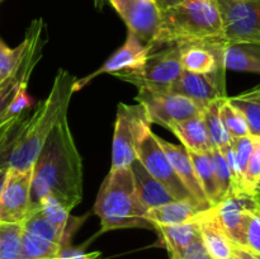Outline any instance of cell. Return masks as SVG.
<instances>
[{
    "instance_id": "obj_43",
    "label": "cell",
    "mask_w": 260,
    "mask_h": 259,
    "mask_svg": "<svg viewBox=\"0 0 260 259\" xmlns=\"http://www.w3.org/2000/svg\"><path fill=\"white\" fill-rule=\"evenodd\" d=\"M94 2H95V7L99 8V9H102L104 5V3H106L107 0H94Z\"/></svg>"
},
{
    "instance_id": "obj_47",
    "label": "cell",
    "mask_w": 260,
    "mask_h": 259,
    "mask_svg": "<svg viewBox=\"0 0 260 259\" xmlns=\"http://www.w3.org/2000/svg\"><path fill=\"white\" fill-rule=\"evenodd\" d=\"M155 2H156V0H155Z\"/></svg>"
},
{
    "instance_id": "obj_45",
    "label": "cell",
    "mask_w": 260,
    "mask_h": 259,
    "mask_svg": "<svg viewBox=\"0 0 260 259\" xmlns=\"http://www.w3.org/2000/svg\"><path fill=\"white\" fill-rule=\"evenodd\" d=\"M230 259H236V258H235V256H234V255H233V256H231V258H230Z\"/></svg>"
},
{
    "instance_id": "obj_42",
    "label": "cell",
    "mask_w": 260,
    "mask_h": 259,
    "mask_svg": "<svg viewBox=\"0 0 260 259\" xmlns=\"http://www.w3.org/2000/svg\"><path fill=\"white\" fill-rule=\"evenodd\" d=\"M7 173H8V168H3V169H0V195H2L3 185H4L5 178H7Z\"/></svg>"
},
{
    "instance_id": "obj_38",
    "label": "cell",
    "mask_w": 260,
    "mask_h": 259,
    "mask_svg": "<svg viewBox=\"0 0 260 259\" xmlns=\"http://www.w3.org/2000/svg\"><path fill=\"white\" fill-rule=\"evenodd\" d=\"M179 259H212L206 250L202 239L198 238L188 246Z\"/></svg>"
},
{
    "instance_id": "obj_6",
    "label": "cell",
    "mask_w": 260,
    "mask_h": 259,
    "mask_svg": "<svg viewBox=\"0 0 260 259\" xmlns=\"http://www.w3.org/2000/svg\"><path fill=\"white\" fill-rule=\"evenodd\" d=\"M136 157L141 161L145 169L173 196L177 201L193 200L182 180L175 173L169 157L159 142V136L145 124L136 140ZM197 202V201H196Z\"/></svg>"
},
{
    "instance_id": "obj_41",
    "label": "cell",
    "mask_w": 260,
    "mask_h": 259,
    "mask_svg": "<svg viewBox=\"0 0 260 259\" xmlns=\"http://www.w3.org/2000/svg\"><path fill=\"white\" fill-rule=\"evenodd\" d=\"M179 2H183V0H156V3H157V5H159L160 9L169 7V5L177 4V3H179Z\"/></svg>"
},
{
    "instance_id": "obj_25",
    "label": "cell",
    "mask_w": 260,
    "mask_h": 259,
    "mask_svg": "<svg viewBox=\"0 0 260 259\" xmlns=\"http://www.w3.org/2000/svg\"><path fill=\"white\" fill-rule=\"evenodd\" d=\"M228 101L243 113L251 136H260V89L255 86L249 91L228 98Z\"/></svg>"
},
{
    "instance_id": "obj_26",
    "label": "cell",
    "mask_w": 260,
    "mask_h": 259,
    "mask_svg": "<svg viewBox=\"0 0 260 259\" xmlns=\"http://www.w3.org/2000/svg\"><path fill=\"white\" fill-rule=\"evenodd\" d=\"M22 229L27 233L33 234V235H37L40 238L46 239V240L66 246L68 233H65L61 229H58L57 226L53 225L52 222H50L40 210L28 213V216L22 222Z\"/></svg>"
},
{
    "instance_id": "obj_11",
    "label": "cell",
    "mask_w": 260,
    "mask_h": 259,
    "mask_svg": "<svg viewBox=\"0 0 260 259\" xmlns=\"http://www.w3.org/2000/svg\"><path fill=\"white\" fill-rule=\"evenodd\" d=\"M259 205V195L240 192L230 195L212 207L221 229L231 244L245 248L248 215L251 211L258 210Z\"/></svg>"
},
{
    "instance_id": "obj_12",
    "label": "cell",
    "mask_w": 260,
    "mask_h": 259,
    "mask_svg": "<svg viewBox=\"0 0 260 259\" xmlns=\"http://www.w3.org/2000/svg\"><path fill=\"white\" fill-rule=\"evenodd\" d=\"M32 168L8 169L0 195V221L22 223L29 213Z\"/></svg>"
},
{
    "instance_id": "obj_20",
    "label": "cell",
    "mask_w": 260,
    "mask_h": 259,
    "mask_svg": "<svg viewBox=\"0 0 260 259\" xmlns=\"http://www.w3.org/2000/svg\"><path fill=\"white\" fill-rule=\"evenodd\" d=\"M200 234L206 250L212 259H230L233 244L221 229L213 208H208L198 220Z\"/></svg>"
},
{
    "instance_id": "obj_10",
    "label": "cell",
    "mask_w": 260,
    "mask_h": 259,
    "mask_svg": "<svg viewBox=\"0 0 260 259\" xmlns=\"http://www.w3.org/2000/svg\"><path fill=\"white\" fill-rule=\"evenodd\" d=\"M136 99L144 107L150 123L160 124L167 130L203 112L192 99L172 91L139 90Z\"/></svg>"
},
{
    "instance_id": "obj_14",
    "label": "cell",
    "mask_w": 260,
    "mask_h": 259,
    "mask_svg": "<svg viewBox=\"0 0 260 259\" xmlns=\"http://www.w3.org/2000/svg\"><path fill=\"white\" fill-rule=\"evenodd\" d=\"M225 71L196 74L183 70L170 86L169 91L192 99L203 111L212 102L226 98Z\"/></svg>"
},
{
    "instance_id": "obj_28",
    "label": "cell",
    "mask_w": 260,
    "mask_h": 259,
    "mask_svg": "<svg viewBox=\"0 0 260 259\" xmlns=\"http://www.w3.org/2000/svg\"><path fill=\"white\" fill-rule=\"evenodd\" d=\"M63 246L37 235L22 233V249L19 259H53L57 258Z\"/></svg>"
},
{
    "instance_id": "obj_15",
    "label": "cell",
    "mask_w": 260,
    "mask_h": 259,
    "mask_svg": "<svg viewBox=\"0 0 260 259\" xmlns=\"http://www.w3.org/2000/svg\"><path fill=\"white\" fill-rule=\"evenodd\" d=\"M150 51H151V48H150L149 45H145L144 42H141L137 38L136 35L128 32L126 42L98 70L94 71L90 75L85 76L84 79L75 80V83H74V91L85 86L89 81H91L95 76L101 75V74L117 75V74L135 73V71L140 70L144 66Z\"/></svg>"
},
{
    "instance_id": "obj_48",
    "label": "cell",
    "mask_w": 260,
    "mask_h": 259,
    "mask_svg": "<svg viewBox=\"0 0 260 259\" xmlns=\"http://www.w3.org/2000/svg\"><path fill=\"white\" fill-rule=\"evenodd\" d=\"M0 2H2V0H0Z\"/></svg>"
},
{
    "instance_id": "obj_9",
    "label": "cell",
    "mask_w": 260,
    "mask_h": 259,
    "mask_svg": "<svg viewBox=\"0 0 260 259\" xmlns=\"http://www.w3.org/2000/svg\"><path fill=\"white\" fill-rule=\"evenodd\" d=\"M223 23V40L260 42V0H215Z\"/></svg>"
},
{
    "instance_id": "obj_22",
    "label": "cell",
    "mask_w": 260,
    "mask_h": 259,
    "mask_svg": "<svg viewBox=\"0 0 260 259\" xmlns=\"http://www.w3.org/2000/svg\"><path fill=\"white\" fill-rule=\"evenodd\" d=\"M225 70L260 74V42H229L223 47Z\"/></svg>"
},
{
    "instance_id": "obj_37",
    "label": "cell",
    "mask_w": 260,
    "mask_h": 259,
    "mask_svg": "<svg viewBox=\"0 0 260 259\" xmlns=\"http://www.w3.org/2000/svg\"><path fill=\"white\" fill-rule=\"evenodd\" d=\"M27 86H22L20 88V90L18 91V94L15 95V98L13 99L12 103L8 106L7 111L4 112V114H3L2 117V121H7V119L12 118V117H15L18 116V114H20L22 112H24L25 109L30 108V99L29 96H28L27 94Z\"/></svg>"
},
{
    "instance_id": "obj_30",
    "label": "cell",
    "mask_w": 260,
    "mask_h": 259,
    "mask_svg": "<svg viewBox=\"0 0 260 259\" xmlns=\"http://www.w3.org/2000/svg\"><path fill=\"white\" fill-rule=\"evenodd\" d=\"M220 116L223 124H225L226 130H228V132L230 134V136L233 139H238V137L250 135L249 134V126L245 117L243 116V113L239 109H236L228 101V96L223 98L222 102H221Z\"/></svg>"
},
{
    "instance_id": "obj_17",
    "label": "cell",
    "mask_w": 260,
    "mask_h": 259,
    "mask_svg": "<svg viewBox=\"0 0 260 259\" xmlns=\"http://www.w3.org/2000/svg\"><path fill=\"white\" fill-rule=\"evenodd\" d=\"M208 208L193 200L173 201L157 207L150 208L146 220L154 225H179L185 222H197Z\"/></svg>"
},
{
    "instance_id": "obj_44",
    "label": "cell",
    "mask_w": 260,
    "mask_h": 259,
    "mask_svg": "<svg viewBox=\"0 0 260 259\" xmlns=\"http://www.w3.org/2000/svg\"><path fill=\"white\" fill-rule=\"evenodd\" d=\"M256 212H258V213H260V205H259V207H258V210H256Z\"/></svg>"
},
{
    "instance_id": "obj_27",
    "label": "cell",
    "mask_w": 260,
    "mask_h": 259,
    "mask_svg": "<svg viewBox=\"0 0 260 259\" xmlns=\"http://www.w3.org/2000/svg\"><path fill=\"white\" fill-rule=\"evenodd\" d=\"M222 99L223 98L217 99V101L210 103L202 112L206 127H207L208 136H210L211 142H212L213 149L218 150H222L223 147L230 145L231 141H233V137L230 136V134L226 130L220 116V106Z\"/></svg>"
},
{
    "instance_id": "obj_8",
    "label": "cell",
    "mask_w": 260,
    "mask_h": 259,
    "mask_svg": "<svg viewBox=\"0 0 260 259\" xmlns=\"http://www.w3.org/2000/svg\"><path fill=\"white\" fill-rule=\"evenodd\" d=\"M43 28L45 24L41 18L30 23L25 32L24 40L27 46L19 65L3 83H0V121L8 106L12 103L20 88L28 85L33 69L42 57L43 47L46 43V38L43 37Z\"/></svg>"
},
{
    "instance_id": "obj_16",
    "label": "cell",
    "mask_w": 260,
    "mask_h": 259,
    "mask_svg": "<svg viewBox=\"0 0 260 259\" xmlns=\"http://www.w3.org/2000/svg\"><path fill=\"white\" fill-rule=\"evenodd\" d=\"M225 43V41H207L179 46L182 69L196 74L225 70L222 60Z\"/></svg>"
},
{
    "instance_id": "obj_29",
    "label": "cell",
    "mask_w": 260,
    "mask_h": 259,
    "mask_svg": "<svg viewBox=\"0 0 260 259\" xmlns=\"http://www.w3.org/2000/svg\"><path fill=\"white\" fill-rule=\"evenodd\" d=\"M22 233V223L0 221V259H19Z\"/></svg>"
},
{
    "instance_id": "obj_33",
    "label": "cell",
    "mask_w": 260,
    "mask_h": 259,
    "mask_svg": "<svg viewBox=\"0 0 260 259\" xmlns=\"http://www.w3.org/2000/svg\"><path fill=\"white\" fill-rule=\"evenodd\" d=\"M27 42L23 40L18 47L10 48L0 40V83L5 80L17 69L24 55Z\"/></svg>"
},
{
    "instance_id": "obj_23",
    "label": "cell",
    "mask_w": 260,
    "mask_h": 259,
    "mask_svg": "<svg viewBox=\"0 0 260 259\" xmlns=\"http://www.w3.org/2000/svg\"><path fill=\"white\" fill-rule=\"evenodd\" d=\"M169 131L173 132L180 140L182 145L188 151L210 152L213 149V145L208 136L205 118H203V113L173 124Z\"/></svg>"
},
{
    "instance_id": "obj_1",
    "label": "cell",
    "mask_w": 260,
    "mask_h": 259,
    "mask_svg": "<svg viewBox=\"0 0 260 259\" xmlns=\"http://www.w3.org/2000/svg\"><path fill=\"white\" fill-rule=\"evenodd\" d=\"M46 196L57 198L69 211L83 198V163L68 116L56 123L32 165L29 213Z\"/></svg>"
},
{
    "instance_id": "obj_36",
    "label": "cell",
    "mask_w": 260,
    "mask_h": 259,
    "mask_svg": "<svg viewBox=\"0 0 260 259\" xmlns=\"http://www.w3.org/2000/svg\"><path fill=\"white\" fill-rule=\"evenodd\" d=\"M245 248L254 253H260V213L256 211H251L248 215Z\"/></svg>"
},
{
    "instance_id": "obj_24",
    "label": "cell",
    "mask_w": 260,
    "mask_h": 259,
    "mask_svg": "<svg viewBox=\"0 0 260 259\" xmlns=\"http://www.w3.org/2000/svg\"><path fill=\"white\" fill-rule=\"evenodd\" d=\"M188 154L192 160L198 182H200L201 188H202L208 203L211 207H215L221 202V196L210 152L188 151Z\"/></svg>"
},
{
    "instance_id": "obj_40",
    "label": "cell",
    "mask_w": 260,
    "mask_h": 259,
    "mask_svg": "<svg viewBox=\"0 0 260 259\" xmlns=\"http://www.w3.org/2000/svg\"><path fill=\"white\" fill-rule=\"evenodd\" d=\"M233 255L236 259H260V253H254L246 248L234 245L233 244Z\"/></svg>"
},
{
    "instance_id": "obj_5",
    "label": "cell",
    "mask_w": 260,
    "mask_h": 259,
    "mask_svg": "<svg viewBox=\"0 0 260 259\" xmlns=\"http://www.w3.org/2000/svg\"><path fill=\"white\" fill-rule=\"evenodd\" d=\"M182 71L179 46H162L157 50L150 51L140 70L135 73L117 74L114 76L134 84L139 90L162 93L170 90V86Z\"/></svg>"
},
{
    "instance_id": "obj_18",
    "label": "cell",
    "mask_w": 260,
    "mask_h": 259,
    "mask_svg": "<svg viewBox=\"0 0 260 259\" xmlns=\"http://www.w3.org/2000/svg\"><path fill=\"white\" fill-rule=\"evenodd\" d=\"M159 142L162 149H164L165 154L169 157L177 175L182 180L183 184L187 187V189L189 190L192 197L200 205L206 206V207H211L205 193H203L202 188H201L200 182H198L197 174H196L194 167H193V163L190 160L189 154H188V150L182 144H172V142L165 141L161 137H159Z\"/></svg>"
},
{
    "instance_id": "obj_2",
    "label": "cell",
    "mask_w": 260,
    "mask_h": 259,
    "mask_svg": "<svg viewBox=\"0 0 260 259\" xmlns=\"http://www.w3.org/2000/svg\"><path fill=\"white\" fill-rule=\"evenodd\" d=\"M75 80L69 71H57L47 98L38 102L35 109L28 108L0 144V169L32 168L50 132L68 116Z\"/></svg>"
},
{
    "instance_id": "obj_46",
    "label": "cell",
    "mask_w": 260,
    "mask_h": 259,
    "mask_svg": "<svg viewBox=\"0 0 260 259\" xmlns=\"http://www.w3.org/2000/svg\"><path fill=\"white\" fill-rule=\"evenodd\" d=\"M258 86H259V89H260V84H259V85H258Z\"/></svg>"
},
{
    "instance_id": "obj_19",
    "label": "cell",
    "mask_w": 260,
    "mask_h": 259,
    "mask_svg": "<svg viewBox=\"0 0 260 259\" xmlns=\"http://www.w3.org/2000/svg\"><path fill=\"white\" fill-rule=\"evenodd\" d=\"M129 169H131L132 178H134L137 197L147 210L175 201V198L145 169V167L137 157L129 165Z\"/></svg>"
},
{
    "instance_id": "obj_34",
    "label": "cell",
    "mask_w": 260,
    "mask_h": 259,
    "mask_svg": "<svg viewBox=\"0 0 260 259\" xmlns=\"http://www.w3.org/2000/svg\"><path fill=\"white\" fill-rule=\"evenodd\" d=\"M253 152H251L248 168H246V172L245 174H244L243 187L245 192L259 195V193H256L255 190H254V188H255L256 183H258L260 179V136H253Z\"/></svg>"
},
{
    "instance_id": "obj_4",
    "label": "cell",
    "mask_w": 260,
    "mask_h": 259,
    "mask_svg": "<svg viewBox=\"0 0 260 259\" xmlns=\"http://www.w3.org/2000/svg\"><path fill=\"white\" fill-rule=\"evenodd\" d=\"M146 212L147 208L135 190L131 169L109 170L94 205V213L101 218L102 233L116 229H152L146 220Z\"/></svg>"
},
{
    "instance_id": "obj_21",
    "label": "cell",
    "mask_w": 260,
    "mask_h": 259,
    "mask_svg": "<svg viewBox=\"0 0 260 259\" xmlns=\"http://www.w3.org/2000/svg\"><path fill=\"white\" fill-rule=\"evenodd\" d=\"M159 240L168 249L172 259H179L185 249L201 238L200 226L197 222H185L179 225H154Z\"/></svg>"
},
{
    "instance_id": "obj_35",
    "label": "cell",
    "mask_w": 260,
    "mask_h": 259,
    "mask_svg": "<svg viewBox=\"0 0 260 259\" xmlns=\"http://www.w3.org/2000/svg\"><path fill=\"white\" fill-rule=\"evenodd\" d=\"M233 146L234 151H235L236 161H238L239 169H240L241 175H243L244 180V174L246 172V168H248L249 160H250L251 152H253L254 147V140L251 135L248 136L238 137V139H233Z\"/></svg>"
},
{
    "instance_id": "obj_7",
    "label": "cell",
    "mask_w": 260,
    "mask_h": 259,
    "mask_svg": "<svg viewBox=\"0 0 260 259\" xmlns=\"http://www.w3.org/2000/svg\"><path fill=\"white\" fill-rule=\"evenodd\" d=\"M145 124L151 123L141 104H119L114 126L111 169L129 168L136 159V140Z\"/></svg>"
},
{
    "instance_id": "obj_39",
    "label": "cell",
    "mask_w": 260,
    "mask_h": 259,
    "mask_svg": "<svg viewBox=\"0 0 260 259\" xmlns=\"http://www.w3.org/2000/svg\"><path fill=\"white\" fill-rule=\"evenodd\" d=\"M57 259H99V253H84L78 248H69L63 246L58 254Z\"/></svg>"
},
{
    "instance_id": "obj_3",
    "label": "cell",
    "mask_w": 260,
    "mask_h": 259,
    "mask_svg": "<svg viewBox=\"0 0 260 259\" xmlns=\"http://www.w3.org/2000/svg\"><path fill=\"white\" fill-rule=\"evenodd\" d=\"M223 40V23L215 0H183L160 9V23L150 48Z\"/></svg>"
},
{
    "instance_id": "obj_32",
    "label": "cell",
    "mask_w": 260,
    "mask_h": 259,
    "mask_svg": "<svg viewBox=\"0 0 260 259\" xmlns=\"http://www.w3.org/2000/svg\"><path fill=\"white\" fill-rule=\"evenodd\" d=\"M210 155L211 160H212L213 170H215L216 174V179H217L218 188H220L221 201H222L234 193L233 178H231L230 169H229V165L226 163V159L222 155V152L218 149H212L210 151Z\"/></svg>"
},
{
    "instance_id": "obj_31",
    "label": "cell",
    "mask_w": 260,
    "mask_h": 259,
    "mask_svg": "<svg viewBox=\"0 0 260 259\" xmlns=\"http://www.w3.org/2000/svg\"><path fill=\"white\" fill-rule=\"evenodd\" d=\"M38 210L43 213L46 218L62 231L68 233L70 211L53 196H46L41 200Z\"/></svg>"
},
{
    "instance_id": "obj_13",
    "label": "cell",
    "mask_w": 260,
    "mask_h": 259,
    "mask_svg": "<svg viewBox=\"0 0 260 259\" xmlns=\"http://www.w3.org/2000/svg\"><path fill=\"white\" fill-rule=\"evenodd\" d=\"M126 23L128 32L150 45L160 23V8L155 0H107Z\"/></svg>"
}]
</instances>
